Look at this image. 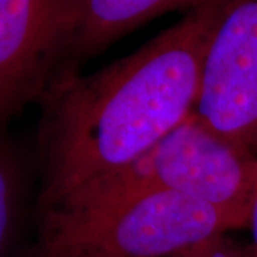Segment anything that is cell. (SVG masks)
I'll use <instances>...</instances> for the list:
<instances>
[{
  "mask_svg": "<svg viewBox=\"0 0 257 257\" xmlns=\"http://www.w3.org/2000/svg\"><path fill=\"white\" fill-rule=\"evenodd\" d=\"M219 5L206 0L96 73L56 76L43 96L40 210L123 170L192 113Z\"/></svg>",
  "mask_w": 257,
  "mask_h": 257,
  "instance_id": "cell-1",
  "label": "cell"
},
{
  "mask_svg": "<svg viewBox=\"0 0 257 257\" xmlns=\"http://www.w3.org/2000/svg\"><path fill=\"white\" fill-rule=\"evenodd\" d=\"M256 189V155L221 138L190 113L130 166L42 211L83 209L160 190L209 204L243 229Z\"/></svg>",
  "mask_w": 257,
  "mask_h": 257,
  "instance_id": "cell-3",
  "label": "cell"
},
{
  "mask_svg": "<svg viewBox=\"0 0 257 257\" xmlns=\"http://www.w3.org/2000/svg\"><path fill=\"white\" fill-rule=\"evenodd\" d=\"M192 113L257 156V0H220Z\"/></svg>",
  "mask_w": 257,
  "mask_h": 257,
  "instance_id": "cell-4",
  "label": "cell"
},
{
  "mask_svg": "<svg viewBox=\"0 0 257 257\" xmlns=\"http://www.w3.org/2000/svg\"><path fill=\"white\" fill-rule=\"evenodd\" d=\"M247 227L250 229L251 233V239H253V251L257 256V189L254 193V197H253V202H251V207H250V213H248V220H247Z\"/></svg>",
  "mask_w": 257,
  "mask_h": 257,
  "instance_id": "cell-9",
  "label": "cell"
},
{
  "mask_svg": "<svg viewBox=\"0 0 257 257\" xmlns=\"http://www.w3.org/2000/svg\"><path fill=\"white\" fill-rule=\"evenodd\" d=\"M18 170L9 152L0 149V257L9 243L18 206Z\"/></svg>",
  "mask_w": 257,
  "mask_h": 257,
  "instance_id": "cell-7",
  "label": "cell"
},
{
  "mask_svg": "<svg viewBox=\"0 0 257 257\" xmlns=\"http://www.w3.org/2000/svg\"><path fill=\"white\" fill-rule=\"evenodd\" d=\"M42 213L37 257H173L239 229L209 204L160 190Z\"/></svg>",
  "mask_w": 257,
  "mask_h": 257,
  "instance_id": "cell-2",
  "label": "cell"
},
{
  "mask_svg": "<svg viewBox=\"0 0 257 257\" xmlns=\"http://www.w3.org/2000/svg\"><path fill=\"white\" fill-rule=\"evenodd\" d=\"M206 0H77L70 49L90 56L147 20L177 9L192 10Z\"/></svg>",
  "mask_w": 257,
  "mask_h": 257,
  "instance_id": "cell-6",
  "label": "cell"
},
{
  "mask_svg": "<svg viewBox=\"0 0 257 257\" xmlns=\"http://www.w3.org/2000/svg\"><path fill=\"white\" fill-rule=\"evenodd\" d=\"M76 12L77 0H0V123L45 96Z\"/></svg>",
  "mask_w": 257,
  "mask_h": 257,
  "instance_id": "cell-5",
  "label": "cell"
},
{
  "mask_svg": "<svg viewBox=\"0 0 257 257\" xmlns=\"http://www.w3.org/2000/svg\"><path fill=\"white\" fill-rule=\"evenodd\" d=\"M173 257H257L251 247H244L226 236L206 241Z\"/></svg>",
  "mask_w": 257,
  "mask_h": 257,
  "instance_id": "cell-8",
  "label": "cell"
}]
</instances>
